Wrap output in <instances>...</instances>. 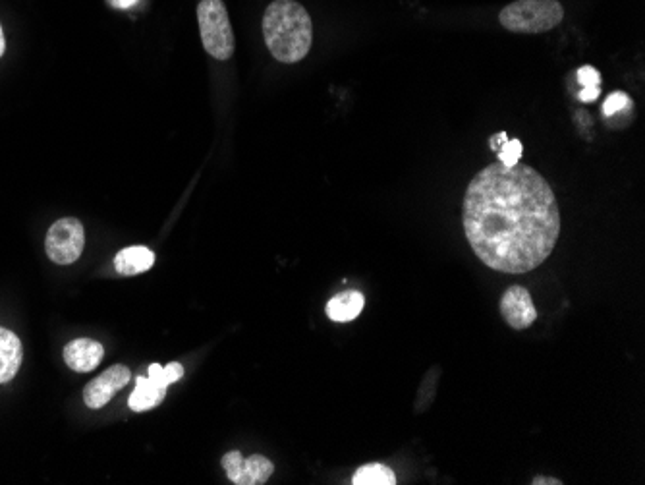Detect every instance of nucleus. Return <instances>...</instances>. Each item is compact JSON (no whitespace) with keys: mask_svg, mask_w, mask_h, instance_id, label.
Returning <instances> with one entry per match:
<instances>
[{"mask_svg":"<svg viewBox=\"0 0 645 485\" xmlns=\"http://www.w3.org/2000/svg\"><path fill=\"white\" fill-rule=\"evenodd\" d=\"M4 49H6V41H4V33H2V28H0V57L4 55Z\"/></svg>","mask_w":645,"mask_h":485,"instance_id":"24","label":"nucleus"},{"mask_svg":"<svg viewBox=\"0 0 645 485\" xmlns=\"http://www.w3.org/2000/svg\"><path fill=\"white\" fill-rule=\"evenodd\" d=\"M628 109H632V99L622 91H615V93H611L607 97V101L603 105V116L611 118V116L618 115L622 111H628Z\"/></svg>","mask_w":645,"mask_h":485,"instance_id":"16","label":"nucleus"},{"mask_svg":"<svg viewBox=\"0 0 645 485\" xmlns=\"http://www.w3.org/2000/svg\"><path fill=\"white\" fill-rule=\"evenodd\" d=\"M140 0H109V4L116 8V10H128L132 6H136Z\"/></svg>","mask_w":645,"mask_h":485,"instance_id":"21","label":"nucleus"},{"mask_svg":"<svg viewBox=\"0 0 645 485\" xmlns=\"http://www.w3.org/2000/svg\"><path fill=\"white\" fill-rule=\"evenodd\" d=\"M103 356H105L103 344L97 343L93 339H76V341L66 344V348H64L66 366L78 373L95 370L101 364Z\"/></svg>","mask_w":645,"mask_h":485,"instance_id":"8","label":"nucleus"},{"mask_svg":"<svg viewBox=\"0 0 645 485\" xmlns=\"http://www.w3.org/2000/svg\"><path fill=\"white\" fill-rule=\"evenodd\" d=\"M22 358L24 348L20 339L12 331L0 327V383H8L10 379H14V375L22 366Z\"/></svg>","mask_w":645,"mask_h":485,"instance_id":"9","label":"nucleus"},{"mask_svg":"<svg viewBox=\"0 0 645 485\" xmlns=\"http://www.w3.org/2000/svg\"><path fill=\"white\" fill-rule=\"evenodd\" d=\"M564 18L557 0H516L499 14L503 28L512 33H545L557 28Z\"/></svg>","mask_w":645,"mask_h":485,"instance_id":"3","label":"nucleus"},{"mask_svg":"<svg viewBox=\"0 0 645 485\" xmlns=\"http://www.w3.org/2000/svg\"><path fill=\"white\" fill-rule=\"evenodd\" d=\"M275 472L273 462L267 457L261 455H252L250 458H244L242 474L238 478L236 485H261L265 484Z\"/></svg>","mask_w":645,"mask_h":485,"instance_id":"13","label":"nucleus"},{"mask_svg":"<svg viewBox=\"0 0 645 485\" xmlns=\"http://www.w3.org/2000/svg\"><path fill=\"white\" fill-rule=\"evenodd\" d=\"M153 381H157V383H161V385H165V387H169V385H172V383H176V381H180L182 379V375H184V368H182V364H178V362H170L169 366H159V364H153V366H149V373H147Z\"/></svg>","mask_w":645,"mask_h":485,"instance_id":"15","label":"nucleus"},{"mask_svg":"<svg viewBox=\"0 0 645 485\" xmlns=\"http://www.w3.org/2000/svg\"><path fill=\"white\" fill-rule=\"evenodd\" d=\"M263 37L282 64L300 62L311 49L313 26L308 10L294 0H275L263 16Z\"/></svg>","mask_w":645,"mask_h":485,"instance_id":"2","label":"nucleus"},{"mask_svg":"<svg viewBox=\"0 0 645 485\" xmlns=\"http://www.w3.org/2000/svg\"><path fill=\"white\" fill-rule=\"evenodd\" d=\"M153 265H155V254L145 246L124 248L114 257V269L124 277L145 273Z\"/></svg>","mask_w":645,"mask_h":485,"instance_id":"10","label":"nucleus"},{"mask_svg":"<svg viewBox=\"0 0 645 485\" xmlns=\"http://www.w3.org/2000/svg\"><path fill=\"white\" fill-rule=\"evenodd\" d=\"M599 97V87H584L580 93V101L584 103H593Z\"/></svg>","mask_w":645,"mask_h":485,"instance_id":"20","label":"nucleus"},{"mask_svg":"<svg viewBox=\"0 0 645 485\" xmlns=\"http://www.w3.org/2000/svg\"><path fill=\"white\" fill-rule=\"evenodd\" d=\"M464 232L487 267L524 275L553 254L561 211L553 188L539 172L501 161L477 172L464 196Z\"/></svg>","mask_w":645,"mask_h":485,"instance_id":"1","label":"nucleus"},{"mask_svg":"<svg viewBox=\"0 0 645 485\" xmlns=\"http://www.w3.org/2000/svg\"><path fill=\"white\" fill-rule=\"evenodd\" d=\"M522 149L524 147H522L520 140H506L501 145V149H499V161L506 167L516 165L520 161V157H522Z\"/></svg>","mask_w":645,"mask_h":485,"instance_id":"17","label":"nucleus"},{"mask_svg":"<svg viewBox=\"0 0 645 485\" xmlns=\"http://www.w3.org/2000/svg\"><path fill=\"white\" fill-rule=\"evenodd\" d=\"M501 314L516 331L532 327L537 319V310L533 306L532 296L524 286H510L501 300Z\"/></svg>","mask_w":645,"mask_h":485,"instance_id":"7","label":"nucleus"},{"mask_svg":"<svg viewBox=\"0 0 645 485\" xmlns=\"http://www.w3.org/2000/svg\"><path fill=\"white\" fill-rule=\"evenodd\" d=\"M130 377H132L130 370L126 366H120V364L103 371L99 377H95L91 383L85 385V404L91 410L103 408L105 404H109V400L113 399L120 389H124L128 385Z\"/></svg>","mask_w":645,"mask_h":485,"instance_id":"6","label":"nucleus"},{"mask_svg":"<svg viewBox=\"0 0 645 485\" xmlns=\"http://www.w3.org/2000/svg\"><path fill=\"white\" fill-rule=\"evenodd\" d=\"M506 140H508V136H506L505 132H501V134H497V136H493V138H491V143H489V145H491V149H493V151H499V149H501V145H503Z\"/></svg>","mask_w":645,"mask_h":485,"instance_id":"22","label":"nucleus"},{"mask_svg":"<svg viewBox=\"0 0 645 485\" xmlns=\"http://www.w3.org/2000/svg\"><path fill=\"white\" fill-rule=\"evenodd\" d=\"M354 485H394L396 476L393 470L383 464H365L354 474Z\"/></svg>","mask_w":645,"mask_h":485,"instance_id":"14","label":"nucleus"},{"mask_svg":"<svg viewBox=\"0 0 645 485\" xmlns=\"http://www.w3.org/2000/svg\"><path fill=\"white\" fill-rule=\"evenodd\" d=\"M165 397H167V387L153 381L149 375H145L136 379V389L130 395L128 404L134 412H147L159 406Z\"/></svg>","mask_w":645,"mask_h":485,"instance_id":"11","label":"nucleus"},{"mask_svg":"<svg viewBox=\"0 0 645 485\" xmlns=\"http://www.w3.org/2000/svg\"><path fill=\"white\" fill-rule=\"evenodd\" d=\"M197 20L205 51L217 60H228L234 53V33L223 0H201Z\"/></svg>","mask_w":645,"mask_h":485,"instance_id":"4","label":"nucleus"},{"mask_svg":"<svg viewBox=\"0 0 645 485\" xmlns=\"http://www.w3.org/2000/svg\"><path fill=\"white\" fill-rule=\"evenodd\" d=\"M578 82L584 87H599L601 84V76L595 68L591 66H584L578 70Z\"/></svg>","mask_w":645,"mask_h":485,"instance_id":"19","label":"nucleus"},{"mask_svg":"<svg viewBox=\"0 0 645 485\" xmlns=\"http://www.w3.org/2000/svg\"><path fill=\"white\" fill-rule=\"evenodd\" d=\"M85 246L84 225L78 219L66 217L57 221L45 240L47 256L51 257L58 265H70L78 261Z\"/></svg>","mask_w":645,"mask_h":485,"instance_id":"5","label":"nucleus"},{"mask_svg":"<svg viewBox=\"0 0 645 485\" xmlns=\"http://www.w3.org/2000/svg\"><path fill=\"white\" fill-rule=\"evenodd\" d=\"M364 306V296L360 292L346 290V292H340V294L333 296L329 300L327 315H329V319H333L337 323H348V321H354L358 315L362 314Z\"/></svg>","mask_w":645,"mask_h":485,"instance_id":"12","label":"nucleus"},{"mask_svg":"<svg viewBox=\"0 0 645 485\" xmlns=\"http://www.w3.org/2000/svg\"><path fill=\"white\" fill-rule=\"evenodd\" d=\"M533 485H561L562 482L561 480H557V478H545V476H537V478H533Z\"/></svg>","mask_w":645,"mask_h":485,"instance_id":"23","label":"nucleus"},{"mask_svg":"<svg viewBox=\"0 0 645 485\" xmlns=\"http://www.w3.org/2000/svg\"><path fill=\"white\" fill-rule=\"evenodd\" d=\"M242 466H244V457L240 451H230L223 457V468H225L226 476L232 484L238 482V478L242 474Z\"/></svg>","mask_w":645,"mask_h":485,"instance_id":"18","label":"nucleus"}]
</instances>
